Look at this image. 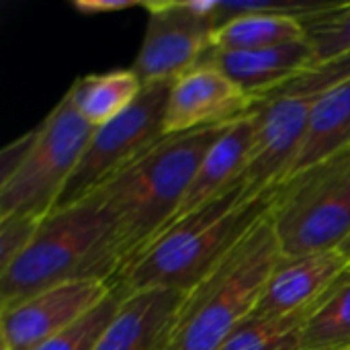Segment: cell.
<instances>
[{"label":"cell","mask_w":350,"mask_h":350,"mask_svg":"<svg viewBox=\"0 0 350 350\" xmlns=\"http://www.w3.org/2000/svg\"><path fill=\"white\" fill-rule=\"evenodd\" d=\"M226 127L164 135L142 158L92 193L111 219L109 258L115 281L168 226L203 156Z\"/></svg>","instance_id":"obj_1"},{"label":"cell","mask_w":350,"mask_h":350,"mask_svg":"<svg viewBox=\"0 0 350 350\" xmlns=\"http://www.w3.org/2000/svg\"><path fill=\"white\" fill-rule=\"evenodd\" d=\"M271 193L252 195L234 185L226 195L156 236L121 273L115 287L127 295L146 289L189 291L262 217Z\"/></svg>","instance_id":"obj_2"},{"label":"cell","mask_w":350,"mask_h":350,"mask_svg":"<svg viewBox=\"0 0 350 350\" xmlns=\"http://www.w3.org/2000/svg\"><path fill=\"white\" fill-rule=\"evenodd\" d=\"M281 258L269 213L195 287L185 291L166 350H217L248 320Z\"/></svg>","instance_id":"obj_3"},{"label":"cell","mask_w":350,"mask_h":350,"mask_svg":"<svg viewBox=\"0 0 350 350\" xmlns=\"http://www.w3.org/2000/svg\"><path fill=\"white\" fill-rule=\"evenodd\" d=\"M111 219L96 195L51 211L27 250L0 273V312L72 279L115 283Z\"/></svg>","instance_id":"obj_4"},{"label":"cell","mask_w":350,"mask_h":350,"mask_svg":"<svg viewBox=\"0 0 350 350\" xmlns=\"http://www.w3.org/2000/svg\"><path fill=\"white\" fill-rule=\"evenodd\" d=\"M269 219L283 258L338 250L350 238V146L275 187Z\"/></svg>","instance_id":"obj_5"},{"label":"cell","mask_w":350,"mask_h":350,"mask_svg":"<svg viewBox=\"0 0 350 350\" xmlns=\"http://www.w3.org/2000/svg\"><path fill=\"white\" fill-rule=\"evenodd\" d=\"M33 131L27 154L0 183V217H47L74 174L94 127L76 111L66 92Z\"/></svg>","instance_id":"obj_6"},{"label":"cell","mask_w":350,"mask_h":350,"mask_svg":"<svg viewBox=\"0 0 350 350\" xmlns=\"http://www.w3.org/2000/svg\"><path fill=\"white\" fill-rule=\"evenodd\" d=\"M170 86L172 82L144 86L142 94L127 111L109 123L94 127L74 174L55 203V209H64L86 199L166 135L164 115Z\"/></svg>","instance_id":"obj_7"},{"label":"cell","mask_w":350,"mask_h":350,"mask_svg":"<svg viewBox=\"0 0 350 350\" xmlns=\"http://www.w3.org/2000/svg\"><path fill=\"white\" fill-rule=\"evenodd\" d=\"M146 33L131 70L144 86L174 82L211 47L215 0H144Z\"/></svg>","instance_id":"obj_8"},{"label":"cell","mask_w":350,"mask_h":350,"mask_svg":"<svg viewBox=\"0 0 350 350\" xmlns=\"http://www.w3.org/2000/svg\"><path fill=\"white\" fill-rule=\"evenodd\" d=\"M314 96L277 90L256 107V135L240 185L252 195H267L291 172L306 142Z\"/></svg>","instance_id":"obj_9"},{"label":"cell","mask_w":350,"mask_h":350,"mask_svg":"<svg viewBox=\"0 0 350 350\" xmlns=\"http://www.w3.org/2000/svg\"><path fill=\"white\" fill-rule=\"evenodd\" d=\"M113 289V283L100 279H72L43 289L16 306L2 310V345L10 350L35 349L80 322L105 301Z\"/></svg>","instance_id":"obj_10"},{"label":"cell","mask_w":350,"mask_h":350,"mask_svg":"<svg viewBox=\"0 0 350 350\" xmlns=\"http://www.w3.org/2000/svg\"><path fill=\"white\" fill-rule=\"evenodd\" d=\"M258 103V98L248 94L217 66L199 64L172 82L164 115V133L174 135L230 125L250 115Z\"/></svg>","instance_id":"obj_11"},{"label":"cell","mask_w":350,"mask_h":350,"mask_svg":"<svg viewBox=\"0 0 350 350\" xmlns=\"http://www.w3.org/2000/svg\"><path fill=\"white\" fill-rule=\"evenodd\" d=\"M350 269L340 250H326L297 258H279L262 295L256 316H289L314 308Z\"/></svg>","instance_id":"obj_12"},{"label":"cell","mask_w":350,"mask_h":350,"mask_svg":"<svg viewBox=\"0 0 350 350\" xmlns=\"http://www.w3.org/2000/svg\"><path fill=\"white\" fill-rule=\"evenodd\" d=\"M199 64L217 66L258 100L320 66L308 39L254 51H207Z\"/></svg>","instance_id":"obj_13"},{"label":"cell","mask_w":350,"mask_h":350,"mask_svg":"<svg viewBox=\"0 0 350 350\" xmlns=\"http://www.w3.org/2000/svg\"><path fill=\"white\" fill-rule=\"evenodd\" d=\"M256 123H258V117L254 109L250 115L234 121L232 125L224 129V133L213 142V146L203 156L185 197L180 199L176 213L172 215V219L168 221L164 230L193 215L195 211L209 205L211 201L219 199L234 185L240 183V176L244 172V166L248 162L252 142L256 135Z\"/></svg>","instance_id":"obj_14"},{"label":"cell","mask_w":350,"mask_h":350,"mask_svg":"<svg viewBox=\"0 0 350 350\" xmlns=\"http://www.w3.org/2000/svg\"><path fill=\"white\" fill-rule=\"evenodd\" d=\"M183 297L185 291L174 289L121 293L119 310L94 350H166Z\"/></svg>","instance_id":"obj_15"},{"label":"cell","mask_w":350,"mask_h":350,"mask_svg":"<svg viewBox=\"0 0 350 350\" xmlns=\"http://www.w3.org/2000/svg\"><path fill=\"white\" fill-rule=\"evenodd\" d=\"M350 146V76L324 90L312 107L301 152L289 176ZM287 176V178H289ZM285 178V180H287Z\"/></svg>","instance_id":"obj_16"},{"label":"cell","mask_w":350,"mask_h":350,"mask_svg":"<svg viewBox=\"0 0 350 350\" xmlns=\"http://www.w3.org/2000/svg\"><path fill=\"white\" fill-rule=\"evenodd\" d=\"M144 84L131 68L80 76L66 90L76 111L92 125L100 127L127 111L142 94Z\"/></svg>","instance_id":"obj_17"},{"label":"cell","mask_w":350,"mask_h":350,"mask_svg":"<svg viewBox=\"0 0 350 350\" xmlns=\"http://www.w3.org/2000/svg\"><path fill=\"white\" fill-rule=\"evenodd\" d=\"M306 39V27L297 18L277 14H244L224 23L211 33L209 51H254Z\"/></svg>","instance_id":"obj_18"},{"label":"cell","mask_w":350,"mask_h":350,"mask_svg":"<svg viewBox=\"0 0 350 350\" xmlns=\"http://www.w3.org/2000/svg\"><path fill=\"white\" fill-rule=\"evenodd\" d=\"M320 301L314 308L289 316L252 314L226 338V342L217 350H301L304 328L310 316L320 306Z\"/></svg>","instance_id":"obj_19"},{"label":"cell","mask_w":350,"mask_h":350,"mask_svg":"<svg viewBox=\"0 0 350 350\" xmlns=\"http://www.w3.org/2000/svg\"><path fill=\"white\" fill-rule=\"evenodd\" d=\"M347 345H350V269L310 316L301 350H336Z\"/></svg>","instance_id":"obj_20"},{"label":"cell","mask_w":350,"mask_h":350,"mask_svg":"<svg viewBox=\"0 0 350 350\" xmlns=\"http://www.w3.org/2000/svg\"><path fill=\"white\" fill-rule=\"evenodd\" d=\"M121 304V293L115 287L105 301H100L90 314H86L80 322L70 326L68 330L59 332L57 336L37 345L31 350H94L100 336L113 322ZM2 350H10L2 345Z\"/></svg>","instance_id":"obj_21"},{"label":"cell","mask_w":350,"mask_h":350,"mask_svg":"<svg viewBox=\"0 0 350 350\" xmlns=\"http://www.w3.org/2000/svg\"><path fill=\"white\" fill-rule=\"evenodd\" d=\"M304 27L320 64L350 53V2H338L328 12L304 23Z\"/></svg>","instance_id":"obj_22"},{"label":"cell","mask_w":350,"mask_h":350,"mask_svg":"<svg viewBox=\"0 0 350 350\" xmlns=\"http://www.w3.org/2000/svg\"><path fill=\"white\" fill-rule=\"evenodd\" d=\"M37 215H6L0 217V273L8 269L31 244L41 221Z\"/></svg>","instance_id":"obj_23"},{"label":"cell","mask_w":350,"mask_h":350,"mask_svg":"<svg viewBox=\"0 0 350 350\" xmlns=\"http://www.w3.org/2000/svg\"><path fill=\"white\" fill-rule=\"evenodd\" d=\"M142 2L144 0H74L72 6L86 16H94V14L129 10L133 6H142Z\"/></svg>","instance_id":"obj_24"},{"label":"cell","mask_w":350,"mask_h":350,"mask_svg":"<svg viewBox=\"0 0 350 350\" xmlns=\"http://www.w3.org/2000/svg\"><path fill=\"white\" fill-rule=\"evenodd\" d=\"M338 250H340V252H342V254H345V256L350 260V238L345 242V244H342V246H340V248H338Z\"/></svg>","instance_id":"obj_25"},{"label":"cell","mask_w":350,"mask_h":350,"mask_svg":"<svg viewBox=\"0 0 350 350\" xmlns=\"http://www.w3.org/2000/svg\"><path fill=\"white\" fill-rule=\"evenodd\" d=\"M336 350H350V345H347V347H342V349H336Z\"/></svg>","instance_id":"obj_26"}]
</instances>
